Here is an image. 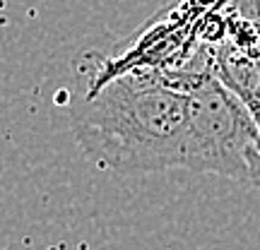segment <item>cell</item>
<instances>
[{"label": "cell", "mask_w": 260, "mask_h": 250, "mask_svg": "<svg viewBox=\"0 0 260 250\" xmlns=\"http://www.w3.org/2000/svg\"><path fill=\"white\" fill-rule=\"evenodd\" d=\"M190 96L174 89L157 67H133L89 82L73 109L75 139L111 173L181 168Z\"/></svg>", "instance_id": "6da1fadb"}, {"label": "cell", "mask_w": 260, "mask_h": 250, "mask_svg": "<svg viewBox=\"0 0 260 250\" xmlns=\"http://www.w3.org/2000/svg\"><path fill=\"white\" fill-rule=\"evenodd\" d=\"M251 188H258L260 190V159L255 161V166H253V183H251Z\"/></svg>", "instance_id": "3957f363"}, {"label": "cell", "mask_w": 260, "mask_h": 250, "mask_svg": "<svg viewBox=\"0 0 260 250\" xmlns=\"http://www.w3.org/2000/svg\"><path fill=\"white\" fill-rule=\"evenodd\" d=\"M181 168L214 173L251 188L260 159V132L246 103L214 75H205L190 94Z\"/></svg>", "instance_id": "7a4b0ae2"}]
</instances>
